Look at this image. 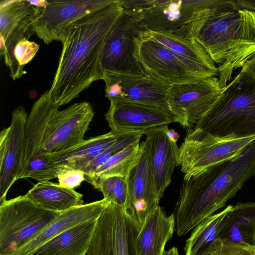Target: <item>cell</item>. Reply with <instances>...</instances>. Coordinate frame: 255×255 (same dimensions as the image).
Returning <instances> with one entry per match:
<instances>
[{"label": "cell", "mask_w": 255, "mask_h": 255, "mask_svg": "<svg viewBox=\"0 0 255 255\" xmlns=\"http://www.w3.org/2000/svg\"></svg>", "instance_id": "obj_40"}, {"label": "cell", "mask_w": 255, "mask_h": 255, "mask_svg": "<svg viewBox=\"0 0 255 255\" xmlns=\"http://www.w3.org/2000/svg\"><path fill=\"white\" fill-rule=\"evenodd\" d=\"M25 195L42 208L57 212L83 204L82 194L50 181L38 182Z\"/></svg>", "instance_id": "obj_24"}, {"label": "cell", "mask_w": 255, "mask_h": 255, "mask_svg": "<svg viewBox=\"0 0 255 255\" xmlns=\"http://www.w3.org/2000/svg\"><path fill=\"white\" fill-rule=\"evenodd\" d=\"M140 229L126 209L110 202L98 219L86 255H137Z\"/></svg>", "instance_id": "obj_9"}, {"label": "cell", "mask_w": 255, "mask_h": 255, "mask_svg": "<svg viewBox=\"0 0 255 255\" xmlns=\"http://www.w3.org/2000/svg\"><path fill=\"white\" fill-rule=\"evenodd\" d=\"M198 255H255V245L217 238Z\"/></svg>", "instance_id": "obj_32"}, {"label": "cell", "mask_w": 255, "mask_h": 255, "mask_svg": "<svg viewBox=\"0 0 255 255\" xmlns=\"http://www.w3.org/2000/svg\"><path fill=\"white\" fill-rule=\"evenodd\" d=\"M174 213L167 216L158 206L146 219L136 240L137 255H163L174 232Z\"/></svg>", "instance_id": "obj_20"}, {"label": "cell", "mask_w": 255, "mask_h": 255, "mask_svg": "<svg viewBox=\"0 0 255 255\" xmlns=\"http://www.w3.org/2000/svg\"><path fill=\"white\" fill-rule=\"evenodd\" d=\"M58 168L49 155L37 156L31 159L22 169L19 179L30 178L38 182L50 181L57 178Z\"/></svg>", "instance_id": "obj_31"}, {"label": "cell", "mask_w": 255, "mask_h": 255, "mask_svg": "<svg viewBox=\"0 0 255 255\" xmlns=\"http://www.w3.org/2000/svg\"><path fill=\"white\" fill-rule=\"evenodd\" d=\"M255 139V136L220 138L194 128L179 150V164L184 180L239 156Z\"/></svg>", "instance_id": "obj_8"}, {"label": "cell", "mask_w": 255, "mask_h": 255, "mask_svg": "<svg viewBox=\"0 0 255 255\" xmlns=\"http://www.w3.org/2000/svg\"><path fill=\"white\" fill-rule=\"evenodd\" d=\"M139 141L137 140L131 143L113 155L92 176L85 177V180L93 177L107 176H120L126 179L139 158Z\"/></svg>", "instance_id": "obj_27"}, {"label": "cell", "mask_w": 255, "mask_h": 255, "mask_svg": "<svg viewBox=\"0 0 255 255\" xmlns=\"http://www.w3.org/2000/svg\"><path fill=\"white\" fill-rule=\"evenodd\" d=\"M39 206L26 195L0 204V255H10L38 236L61 213Z\"/></svg>", "instance_id": "obj_7"}, {"label": "cell", "mask_w": 255, "mask_h": 255, "mask_svg": "<svg viewBox=\"0 0 255 255\" xmlns=\"http://www.w3.org/2000/svg\"><path fill=\"white\" fill-rule=\"evenodd\" d=\"M27 0L31 5L38 7H44L48 4V0Z\"/></svg>", "instance_id": "obj_37"}, {"label": "cell", "mask_w": 255, "mask_h": 255, "mask_svg": "<svg viewBox=\"0 0 255 255\" xmlns=\"http://www.w3.org/2000/svg\"><path fill=\"white\" fill-rule=\"evenodd\" d=\"M110 203L103 198L61 212L38 236L10 255H30L40 246L66 230L80 223L98 218Z\"/></svg>", "instance_id": "obj_19"}, {"label": "cell", "mask_w": 255, "mask_h": 255, "mask_svg": "<svg viewBox=\"0 0 255 255\" xmlns=\"http://www.w3.org/2000/svg\"><path fill=\"white\" fill-rule=\"evenodd\" d=\"M86 180L103 194L104 199L126 208L128 189L125 178L120 176L93 177Z\"/></svg>", "instance_id": "obj_30"}, {"label": "cell", "mask_w": 255, "mask_h": 255, "mask_svg": "<svg viewBox=\"0 0 255 255\" xmlns=\"http://www.w3.org/2000/svg\"><path fill=\"white\" fill-rule=\"evenodd\" d=\"M163 255H180L177 249L172 247L167 251H165Z\"/></svg>", "instance_id": "obj_39"}, {"label": "cell", "mask_w": 255, "mask_h": 255, "mask_svg": "<svg viewBox=\"0 0 255 255\" xmlns=\"http://www.w3.org/2000/svg\"><path fill=\"white\" fill-rule=\"evenodd\" d=\"M168 136L171 140L176 142L179 137V135L178 133L173 129L169 128L168 131Z\"/></svg>", "instance_id": "obj_38"}, {"label": "cell", "mask_w": 255, "mask_h": 255, "mask_svg": "<svg viewBox=\"0 0 255 255\" xmlns=\"http://www.w3.org/2000/svg\"><path fill=\"white\" fill-rule=\"evenodd\" d=\"M114 0H48L44 7L34 6L35 18L32 24L34 34L48 44L60 41L66 27L80 15ZM33 6V5H32Z\"/></svg>", "instance_id": "obj_15"}, {"label": "cell", "mask_w": 255, "mask_h": 255, "mask_svg": "<svg viewBox=\"0 0 255 255\" xmlns=\"http://www.w3.org/2000/svg\"><path fill=\"white\" fill-rule=\"evenodd\" d=\"M37 43L30 41L28 38L21 39L15 45L13 56L17 68L19 79L25 74L24 66L35 56L39 49Z\"/></svg>", "instance_id": "obj_33"}, {"label": "cell", "mask_w": 255, "mask_h": 255, "mask_svg": "<svg viewBox=\"0 0 255 255\" xmlns=\"http://www.w3.org/2000/svg\"><path fill=\"white\" fill-rule=\"evenodd\" d=\"M253 176H255V139L239 156L184 180L174 212L177 235L187 234L224 207Z\"/></svg>", "instance_id": "obj_2"}, {"label": "cell", "mask_w": 255, "mask_h": 255, "mask_svg": "<svg viewBox=\"0 0 255 255\" xmlns=\"http://www.w3.org/2000/svg\"><path fill=\"white\" fill-rule=\"evenodd\" d=\"M118 0L85 13L72 21L60 38L62 48L51 88V99L60 107L103 79L102 57L107 38L124 12Z\"/></svg>", "instance_id": "obj_1"}, {"label": "cell", "mask_w": 255, "mask_h": 255, "mask_svg": "<svg viewBox=\"0 0 255 255\" xmlns=\"http://www.w3.org/2000/svg\"><path fill=\"white\" fill-rule=\"evenodd\" d=\"M241 69L255 79V54L245 63Z\"/></svg>", "instance_id": "obj_35"}, {"label": "cell", "mask_w": 255, "mask_h": 255, "mask_svg": "<svg viewBox=\"0 0 255 255\" xmlns=\"http://www.w3.org/2000/svg\"><path fill=\"white\" fill-rule=\"evenodd\" d=\"M58 169V184L65 188L74 189L85 180V174L82 170L66 166L59 167Z\"/></svg>", "instance_id": "obj_34"}, {"label": "cell", "mask_w": 255, "mask_h": 255, "mask_svg": "<svg viewBox=\"0 0 255 255\" xmlns=\"http://www.w3.org/2000/svg\"><path fill=\"white\" fill-rule=\"evenodd\" d=\"M194 128L220 138L255 136V79L241 69Z\"/></svg>", "instance_id": "obj_5"}, {"label": "cell", "mask_w": 255, "mask_h": 255, "mask_svg": "<svg viewBox=\"0 0 255 255\" xmlns=\"http://www.w3.org/2000/svg\"><path fill=\"white\" fill-rule=\"evenodd\" d=\"M98 218L66 230L40 246L30 255H86Z\"/></svg>", "instance_id": "obj_21"}, {"label": "cell", "mask_w": 255, "mask_h": 255, "mask_svg": "<svg viewBox=\"0 0 255 255\" xmlns=\"http://www.w3.org/2000/svg\"><path fill=\"white\" fill-rule=\"evenodd\" d=\"M233 207L228 206L219 213L206 218L194 228L186 241L185 255H198L218 238L224 221Z\"/></svg>", "instance_id": "obj_26"}, {"label": "cell", "mask_w": 255, "mask_h": 255, "mask_svg": "<svg viewBox=\"0 0 255 255\" xmlns=\"http://www.w3.org/2000/svg\"><path fill=\"white\" fill-rule=\"evenodd\" d=\"M138 55L145 71L169 85L216 77L219 74L218 68L187 59L150 39L142 38Z\"/></svg>", "instance_id": "obj_10"}, {"label": "cell", "mask_w": 255, "mask_h": 255, "mask_svg": "<svg viewBox=\"0 0 255 255\" xmlns=\"http://www.w3.org/2000/svg\"><path fill=\"white\" fill-rule=\"evenodd\" d=\"M59 108L50 98L48 90L33 105L26 123L23 167L37 156L62 152L85 140L94 116L90 104L85 101L63 110Z\"/></svg>", "instance_id": "obj_4"}, {"label": "cell", "mask_w": 255, "mask_h": 255, "mask_svg": "<svg viewBox=\"0 0 255 255\" xmlns=\"http://www.w3.org/2000/svg\"><path fill=\"white\" fill-rule=\"evenodd\" d=\"M140 148L138 160L126 178L128 189L126 210L141 227L147 217L159 206L160 200L156 191L146 139L140 144Z\"/></svg>", "instance_id": "obj_16"}, {"label": "cell", "mask_w": 255, "mask_h": 255, "mask_svg": "<svg viewBox=\"0 0 255 255\" xmlns=\"http://www.w3.org/2000/svg\"><path fill=\"white\" fill-rule=\"evenodd\" d=\"M34 7L27 0H1L0 3V41L25 17L33 14Z\"/></svg>", "instance_id": "obj_28"}, {"label": "cell", "mask_w": 255, "mask_h": 255, "mask_svg": "<svg viewBox=\"0 0 255 255\" xmlns=\"http://www.w3.org/2000/svg\"><path fill=\"white\" fill-rule=\"evenodd\" d=\"M218 238L255 245V202H238L226 216Z\"/></svg>", "instance_id": "obj_23"}, {"label": "cell", "mask_w": 255, "mask_h": 255, "mask_svg": "<svg viewBox=\"0 0 255 255\" xmlns=\"http://www.w3.org/2000/svg\"><path fill=\"white\" fill-rule=\"evenodd\" d=\"M145 29L124 10L110 32L103 51L104 73L138 74L145 72L138 55Z\"/></svg>", "instance_id": "obj_11"}, {"label": "cell", "mask_w": 255, "mask_h": 255, "mask_svg": "<svg viewBox=\"0 0 255 255\" xmlns=\"http://www.w3.org/2000/svg\"><path fill=\"white\" fill-rule=\"evenodd\" d=\"M224 89L217 77L171 85L168 91L170 111L181 126L191 128L210 110Z\"/></svg>", "instance_id": "obj_12"}, {"label": "cell", "mask_w": 255, "mask_h": 255, "mask_svg": "<svg viewBox=\"0 0 255 255\" xmlns=\"http://www.w3.org/2000/svg\"><path fill=\"white\" fill-rule=\"evenodd\" d=\"M28 116L23 107H18L12 112L9 126L0 133V204L6 200L23 169Z\"/></svg>", "instance_id": "obj_14"}, {"label": "cell", "mask_w": 255, "mask_h": 255, "mask_svg": "<svg viewBox=\"0 0 255 255\" xmlns=\"http://www.w3.org/2000/svg\"><path fill=\"white\" fill-rule=\"evenodd\" d=\"M34 18L35 12L25 17L10 32L6 39L0 42V55L3 57L4 63L9 68L10 76L13 80L19 79L13 56V49L21 39H29L34 34L32 30V24Z\"/></svg>", "instance_id": "obj_29"}, {"label": "cell", "mask_w": 255, "mask_h": 255, "mask_svg": "<svg viewBox=\"0 0 255 255\" xmlns=\"http://www.w3.org/2000/svg\"><path fill=\"white\" fill-rule=\"evenodd\" d=\"M124 11L146 30L173 33L189 40L197 22L221 0H118Z\"/></svg>", "instance_id": "obj_6"}, {"label": "cell", "mask_w": 255, "mask_h": 255, "mask_svg": "<svg viewBox=\"0 0 255 255\" xmlns=\"http://www.w3.org/2000/svg\"><path fill=\"white\" fill-rule=\"evenodd\" d=\"M120 134L112 131L85 140L68 150L49 155L58 167L66 166L82 170L100 154L111 148L119 139Z\"/></svg>", "instance_id": "obj_22"}, {"label": "cell", "mask_w": 255, "mask_h": 255, "mask_svg": "<svg viewBox=\"0 0 255 255\" xmlns=\"http://www.w3.org/2000/svg\"><path fill=\"white\" fill-rule=\"evenodd\" d=\"M105 96L115 100L135 103L171 113L168 105L170 85L145 71L138 74L104 73Z\"/></svg>", "instance_id": "obj_13"}, {"label": "cell", "mask_w": 255, "mask_h": 255, "mask_svg": "<svg viewBox=\"0 0 255 255\" xmlns=\"http://www.w3.org/2000/svg\"><path fill=\"white\" fill-rule=\"evenodd\" d=\"M168 126L147 130L146 135L156 191L159 200L171 182L175 168L179 165L177 142L168 136Z\"/></svg>", "instance_id": "obj_18"}, {"label": "cell", "mask_w": 255, "mask_h": 255, "mask_svg": "<svg viewBox=\"0 0 255 255\" xmlns=\"http://www.w3.org/2000/svg\"><path fill=\"white\" fill-rule=\"evenodd\" d=\"M236 1L241 8L255 11V0H236Z\"/></svg>", "instance_id": "obj_36"}, {"label": "cell", "mask_w": 255, "mask_h": 255, "mask_svg": "<svg viewBox=\"0 0 255 255\" xmlns=\"http://www.w3.org/2000/svg\"><path fill=\"white\" fill-rule=\"evenodd\" d=\"M143 38L158 42L191 61L211 68H218L204 48L196 40H189L171 33L146 30L143 33Z\"/></svg>", "instance_id": "obj_25"}, {"label": "cell", "mask_w": 255, "mask_h": 255, "mask_svg": "<svg viewBox=\"0 0 255 255\" xmlns=\"http://www.w3.org/2000/svg\"><path fill=\"white\" fill-rule=\"evenodd\" d=\"M105 119L117 134L142 132L177 122L171 113L152 107L119 100L110 101Z\"/></svg>", "instance_id": "obj_17"}, {"label": "cell", "mask_w": 255, "mask_h": 255, "mask_svg": "<svg viewBox=\"0 0 255 255\" xmlns=\"http://www.w3.org/2000/svg\"><path fill=\"white\" fill-rule=\"evenodd\" d=\"M194 40L218 65L220 85L224 88L233 71L255 54V11L241 8L236 0H221L200 23Z\"/></svg>", "instance_id": "obj_3"}]
</instances>
